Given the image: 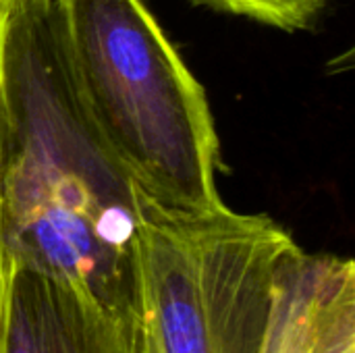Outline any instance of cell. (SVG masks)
I'll list each match as a JSON object with an SVG mask.
<instances>
[{
	"mask_svg": "<svg viewBox=\"0 0 355 353\" xmlns=\"http://www.w3.org/2000/svg\"><path fill=\"white\" fill-rule=\"evenodd\" d=\"M2 210L15 266L44 273L133 339L144 196L77 87L58 0H15L0 52Z\"/></svg>",
	"mask_w": 355,
	"mask_h": 353,
	"instance_id": "1",
	"label": "cell"
},
{
	"mask_svg": "<svg viewBox=\"0 0 355 353\" xmlns=\"http://www.w3.org/2000/svg\"><path fill=\"white\" fill-rule=\"evenodd\" d=\"M81 98L141 196L168 210L223 204L202 83L148 0H58Z\"/></svg>",
	"mask_w": 355,
	"mask_h": 353,
	"instance_id": "2",
	"label": "cell"
},
{
	"mask_svg": "<svg viewBox=\"0 0 355 353\" xmlns=\"http://www.w3.org/2000/svg\"><path fill=\"white\" fill-rule=\"evenodd\" d=\"M297 250L266 214L168 210L144 198L131 353H260L277 277Z\"/></svg>",
	"mask_w": 355,
	"mask_h": 353,
	"instance_id": "3",
	"label": "cell"
},
{
	"mask_svg": "<svg viewBox=\"0 0 355 353\" xmlns=\"http://www.w3.org/2000/svg\"><path fill=\"white\" fill-rule=\"evenodd\" d=\"M0 353H131V335L69 285L15 266Z\"/></svg>",
	"mask_w": 355,
	"mask_h": 353,
	"instance_id": "4",
	"label": "cell"
},
{
	"mask_svg": "<svg viewBox=\"0 0 355 353\" xmlns=\"http://www.w3.org/2000/svg\"><path fill=\"white\" fill-rule=\"evenodd\" d=\"M327 254L297 250L281 268L260 353H310Z\"/></svg>",
	"mask_w": 355,
	"mask_h": 353,
	"instance_id": "5",
	"label": "cell"
},
{
	"mask_svg": "<svg viewBox=\"0 0 355 353\" xmlns=\"http://www.w3.org/2000/svg\"><path fill=\"white\" fill-rule=\"evenodd\" d=\"M310 353H355V266L327 254Z\"/></svg>",
	"mask_w": 355,
	"mask_h": 353,
	"instance_id": "6",
	"label": "cell"
},
{
	"mask_svg": "<svg viewBox=\"0 0 355 353\" xmlns=\"http://www.w3.org/2000/svg\"><path fill=\"white\" fill-rule=\"evenodd\" d=\"M212 10L243 17L283 31H302L314 25L329 0H193Z\"/></svg>",
	"mask_w": 355,
	"mask_h": 353,
	"instance_id": "7",
	"label": "cell"
},
{
	"mask_svg": "<svg viewBox=\"0 0 355 353\" xmlns=\"http://www.w3.org/2000/svg\"><path fill=\"white\" fill-rule=\"evenodd\" d=\"M6 8L0 4V52H2V31H4V19ZM12 258L6 243V231H4V210H2V141H0V350L6 329V314H8V295H10V281H12Z\"/></svg>",
	"mask_w": 355,
	"mask_h": 353,
	"instance_id": "8",
	"label": "cell"
},
{
	"mask_svg": "<svg viewBox=\"0 0 355 353\" xmlns=\"http://www.w3.org/2000/svg\"><path fill=\"white\" fill-rule=\"evenodd\" d=\"M12 2H15V0H0L2 6H8V4H12Z\"/></svg>",
	"mask_w": 355,
	"mask_h": 353,
	"instance_id": "9",
	"label": "cell"
}]
</instances>
